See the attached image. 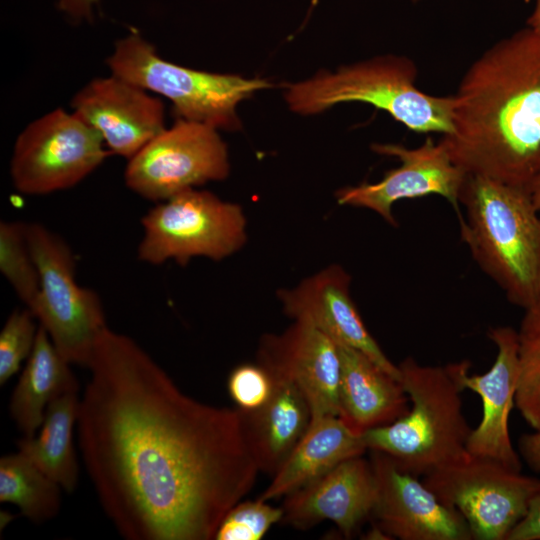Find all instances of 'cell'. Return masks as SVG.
Returning a JSON list of instances; mask_svg holds the SVG:
<instances>
[{"label": "cell", "instance_id": "6da1fadb", "mask_svg": "<svg viewBox=\"0 0 540 540\" xmlns=\"http://www.w3.org/2000/svg\"><path fill=\"white\" fill-rule=\"evenodd\" d=\"M80 396L78 444L100 506L128 540H212L259 469L241 412L188 396L109 327Z\"/></svg>", "mask_w": 540, "mask_h": 540}, {"label": "cell", "instance_id": "7a4b0ae2", "mask_svg": "<svg viewBox=\"0 0 540 540\" xmlns=\"http://www.w3.org/2000/svg\"><path fill=\"white\" fill-rule=\"evenodd\" d=\"M453 97V132L440 140L452 161L528 190L540 175V33L527 26L493 44Z\"/></svg>", "mask_w": 540, "mask_h": 540}, {"label": "cell", "instance_id": "3957f363", "mask_svg": "<svg viewBox=\"0 0 540 540\" xmlns=\"http://www.w3.org/2000/svg\"><path fill=\"white\" fill-rule=\"evenodd\" d=\"M458 215L462 241L508 301L529 308L540 295V211L524 187L468 174Z\"/></svg>", "mask_w": 540, "mask_h": 540}, {"label": "cell", "instance_id": "277c9868", "mask_svg": "<svg viewBox=\"0 0 540 540\" xmlns=\"http://www.w3.org/2000/svg\"><path fill=\"white\" fill-rule=\"evenodd\" d=\"M398 367L408 412L362 437L367 450L383 452L403 470L423 477L466 452L472 428L463 413L464 389L449 364L422 365L407 357Z\"/></svg>", "mask_w": 540, "mask_h": 540}, {"label": "cell", "instance_id": "5b68a950", "mask_svg": "<svg viewBox=\"0 0 540 540\" xmlns=\"http://www.w3.org/2000/svg\"><path fill=\"white\" fill-rule=\"evenodd\" d=\"M417 76L411 59L380 56L287 85L285 99L291 110L303 115L320 113L339 103H368L413 132L451 134L454 97L423 92L416 86Z\"/></svg>", "mask_w": 540, "mask_h": 540}, {"label": "cell", "instance_id": "8992f818", "mask_svg": "<svg viewBox=\"0 0 540 540\" xmlns=\"http://www.w3.org/2000/svg\"><path fill=\"white\" fill-rule=\"evenodd\" d=\"M106 63L111 74L168 99L178 118L217 130L240 129L237 105L256 91L272 87L265 79L211 73L169 62L135 30L116 42Z\"/></svg>", "mask_w": 540, "mask_h": 540}, {"label": "cell", "instance_id": "52a82bcc", "mask_svg": "<svg viewBox=\"0 0 540 540\" xmlns=\"http://www.w3.org/2000/svg\"><path fill=\"white\" fill-rule=\"evenodd\" d=\"M27 238L39 272V290L29 309L59 353L87 368L108 328L97 292L76 280V261L68 243L41 223H27Z\"/></svg>", "mask_w": 540, "mask_h": 540}, {"label": "cell", "instance_id": "ba28073f", "mask_svg": "<svg viewBox=\"0 0 540 540\" xmlns=\"http://www.w3.org/2000/svg\"><path fill=\"white\" fill-rule=\"evenodd\" d=\"M141 225L137 255L151 265L173 260L184 266L194 257L220 261L239 251L247 238L238 204L196 188L157 202Z\"/></svg>", "mask_w": 540, "mask_h": 540}, {"label": "cell", "instance_id": "9c48e42d", "mask_svg": "<svg viewBox=\"0 0 540 540\" xmlns=\"http://www.w3.org/2000/svg\"><path fill=\"white\" fill-rule=\"evenodd\" d=\"M422 481L464 517L474 540H506L540 485L538 478L467 451Z\"/></svg>", "mask_w": 540, "mask_h": 540}, {"label": "cell", "instance_id": "30bf717a", "mask_svg": "<svg viewBox=\"0 0 540 540\" xmlns=\"http://www.w3.org/2000/svg\"><path fill=\"white\" fill-rule=\"evenodd\" d=\"M110 155L96 130L73 112L57 108L19 133L10 176L20 193L45 195L76 186Z\"/></svg>", "mask_w": 540, "mask_h": 540}, {"label": "cell", "instance_id": "8fae6325", "mask_svg": "<svg viewBox=\"0 0 540 540\" xmlns=\"http://www.w3.org/2000/svg\"><path fill=\"white\" fill-rule=\"evenodd\" d=\"M230 171L227 146L212 126L178 118L128 160L126 186L142 198L164 201Z\"/></svg>", "mask_w": 540, "mask_h": 540}, {"label": "cell", "instance_id": "7c38bea8", "mask_svg": "<svg viewBox=\"0 0 540 540\" xmlns=\"http://www.w3.org/2000/svg\"><path fill=\"white\" fill-rule=\"evenodd\" d=\"M372 150L397 158L400 166L387 171L378 182L339 189L336 199L340 205L369 209L396 226L392 208L397 201L434 194L461 214L460 194L468 173L452 161L441 141L427 139L416 148L376 143Z\"/></svg>", "mask_w": 540, "mask_h": 540}, {"label": "cell", "instance_id": "4fadbf2b", "mask_svg": "<svg viewBox=\"0 0 540 540\" xmlns=\"http://www.w3.org/2000/svg\"><path fill=\"white\" fill-rule=\"evenodd\" d=\"M371 451L377 498L372 517L389 538L400 540H474L464 517L445 505L419 477L389 455Z\"/></svg>", "mask_w": 540, "mask_h": 540}, {"label": "cell", "instance_id": "5bb4252c", "mask_svg": "<svg viewBox=\"0 0 540 540\" xmlns=\"http://www.w3.org/2000/svg\"><path fill=\"white\" fill-rule=\"evenodd\" d=\"M487 336L495 344L497 355L486 373L470 375V362L466 360L449 364L461 387L477 393L482 400V419L472 429L466 451L521 471V457L508 428L509 414L515 405L520 334L512 327L498 326L490 328Z\"/></svg>", "mask_w": 540, "mask_h": 540}, {"label": "cell", "instance_id": "9a60e30c", "mask_svg": "<svg viewBox=\"0 0 540 540\" xmlns=\"http://www.w3.org/2000/svg\"><path fill=\"white\" fill-rule=\"evenodd\" d=\"M71 107L99 133L112 154L127 160L166 128L163 102L114 74L84 85L73 96Z\"/></svg>", "mask_w": 540, "mask_h": 540}, {"label": "cell", "instance_id": "2e32d148", "mask_svg": "<svg viewBox=\"0 0 540 540\" xmlns=\"http://www.w3.org/2000/svg\"><path fill=\"white\" fill-rule=\"evenodd\" d=\"M257 363L299 388L310 406L312 419L340 415L339 347L322 331L294 321L280 334H266L259 344Z\"/></svg>", "mask_w": 540, "mask_h": 540}, {"label": "cell", "instance_id": "e0dca14e", "mask_svg": "<svg viewBox=\"0 0 540 540\" xmlns=\"http://www.w3.org/2000/svg\"><path fill=\"white\" fill-rule=\"evenodd\" d=\"M351 278L339 265H331L292 289L278 292L286 315L308 323L337 344L355 348L401 382L399 367L385 355L366 328L350 293Z\"/></svg>", "mask_w": 540, "mask_h": 540}, {"label": "cell", "instance_id": "ac0fdd59", "mask_svg": "<svg viewBox=\"0 0 540 540\" xmlns=\"http://www.w3.org/2000/svg\"><path fill=\"white\" fill-rule=\"evenodd\" d=\"M376 498L377 485L371 462L359 455L286 495L282 521L306 529L329 520L344 537L350 538L372 517Z\"/></svg>", "mask_w": 540, "mask_h": 540}, {"label": "cell", "instance_id": "d6986e66", "mask_svg": "<svg viewBox=\"0 0 540 540\" xmlns=\"http://www.w3.org/2000/svg\"><path fill=\"white\" fill-rule=\"evenodd\" d=\"M341 373L339 417L355 432L393 423L410 408L400 381L361 351L338 344Z\"/></svg>", "mask_w": 540, "mask_h": 540}, {"label": "cell", "instance_id": "ffe728a7", "mask_svg": "<svg viewBox=\"0 0 540 540\" xmlns=\"http://www.w3.org/2000/svg\"><path fill=\"white\" fill-rule=\"evenodd\" d=\"M274 389L258 410L241 412L245 438L259 471L273 476L312 421L310 406L291 381L271 374Z\"/></svg>", "mask_w": 540, "mask_h": 540}, {"label": "cell", "instance_id": "44dd1931", "mask_svg": "<svg viewBox=\"0 0 540 540\" xmlns=\"http://www.w3.org/2000/svg\"><path fill=\"white\" fill-rule=\"evenodd\" d=\"M366 451L362 434L352 430L339 416L313 418L306 433L257 499L268 502L286 496L339 463Z\"/></svg>", "mask_w": 540, "mask_h": 540}, {"label": "cell", "instance_id": "7402d4cb", "mask_svg": "<svg viewBox=\"0 0 540 540\" xmlns=\"http://www.w3.org/2000/svg\"><path fill=\"white\" fill-rule=\"evenodd\" d=\"M70 365L39 325L35 345L9 403L10 416L23 437L37 433L48 405L57 396L79 385Z\"/></svg>", "mask_w": 540, "mask_h": 540}, {"label": "cell", "instance_id": "603a6c76", "mask_svg": "<svg viewBox=\"0 0 540 540\" xmlns=\"http://www.w3.org/2000/svg\"><path fill=\"white\" fill-rule=\"evenodd\" d=\"M80 396L79 385L57 396L48 405L37 433L17 441L18 451L69 493L77 488L79 481L73 433Z\"/></svg>", "mask_w": 540, "mask_h": 540}, {"label": "cell", "instance_id": "cb8c5ba5", "mask_svg": "<svg viewBox=\"0 0 540 540\" xmlns=\"http://www.w3.org/2000/svg\"><path fill=\"white\" fill-rule=\"evenodd\" d=\"M62 487L21 452L0 458V501L17 506L28 520L40 524L61 507Z\"/></svg>", "mask_w": 540, "mask_h": 540}, {"label": "cell", "instance_id": "d4e9b609", "mask_svg": "<svg viewBox=\"0 0 540 540\" xmlns=\"http://www.w3.org/2000/svg\"><path fill=\"white\" fill-rule=\"evenodd\" d=\"M0 271L29 308L39 290V272L27 238V223L1 221Z\"/></svg>", "mask_w": 540, "mask_h": 540}, {"label": "cell", "instance_id": "484cf974", "mask_svg": "<svg viewBox=\"0 0 540 540\" xmlns=\"http://www.w3.org/2000/svg\"><path fill=\"white\" fill-rule=\"evenodd\" d=\"M29 308L16 309L0 332V384L14 376L35 345L39 324Z\"/></svg>", "mask_w": 540, "mask_h": 540}, {"label": "cell", "instance_id": "4316f807", "mask_svg": "<svg viewBox=\"0 0 540 540\" xmlns=\"http://www.w3.org/2000/svg\"><path fill=\"white\" fill-rule=\"evenodd\" d=\"M282 518V507L259 499L240 501L223 517L214 540H261Z\"/></svg>", "mask_w": 540, "mask_h": 540}, {"label": "cell", "instance_id": "83f0119b", "mask_svg": "<svg viewBox=\"0 0 540 540\" xmlns=\"http://www.w3.org/2000/svg\"><path fill=\"white\" fill-rule=\"evenodd\" d=\"M515 407L534 430H540V336L520 335Z\"/></svg>", "mask_w": 540, "mask_h": 540}, {"label": "cell", "instance_id": "f1b7e54d", "mask_svg": "<svg viewBox=\"0 0 540 540\" xmlns=\"http://www.w3.org/2000/svg\"><path fill=\"white\" fill-rule=\"evenodd\" d=\"M229 396L243 413L258 410L269 400L274 378L261 364H242L235 367L227 380Z\"/></svg>", "mask_w": 540, "mask_h": 540}, {"label": "cell", "instance_id": "f546056e", "mask_svg": "<svg viewBox=\"0 0 540 540\" xmlns=\"http://www.w3.org/2000/svg\"><path fill=\"white\" fill-rule=\"evenodd\" d=\"M506 540H540V485L530 500L526 515L509 532Z\"/></svg>", "mask_w": 540, "mask_h": 540}, {"label": "cell", "instance_id": "4dcf8cb0", "mask_svg": "<svg viewBox=\"0 0 540 540\" xmlns=\"http://www.w3.org/2000/svg\"><path fill=\"white\" fill-rule=\"evenodd\" d=\"M517 451L532 471L540 473V430L521 435Z\"/></svg>", "mask_w": 540, "mask_h": 540}, {"label": "cell", "instance_id": "1f68e13d", "mask_svg": "<svg viewBox=\"0 0 540 540\" xmlns=\"http://www.w3.org/2000/svg\"><path fill=\"white\" fill-rule=\"evenodd\" d=\"M99 0H58L59 9L76 21L90 20Z\"/></svg>", "mask_w": 540, "mask_h": 540}, {"label": "cell", "instance_id": "d6a6232c", "mask_svg": "<svg viewBox=\"0 0 540 540\" xmlns=\"http://www.w3.org/2000/svg\"><path fill=\"white\" fill-rule=\"evenodd\" d=\"M519 334L522 336H540V295L537 300L524 310Z\"/></svg>", "mask_w": 540, "mask_h": 540}, {"label": "cell", "instance_id": "836d02e7", "mask_svg": "<svg viewBox=\"0 0 540 540\" xmlns=\"http://www.w3.org/2000/svg\"><path fill=\"white\" fill-rule=\"evenodd\" d=\"M527 26L540 33V0H535V7L527 19Z\"/></svg>", "mask_w": 540, "mask_h": 540}, {"label": "cell", "instance_id": "e575fe53", "mask_svg": "<svg viewBox=\"0 0 540 540\" xmlns=\"http://www.w3.org/2000/svg\"><path fill=\"white\" fill-rule=\"evenodd\" d=\"M528 190L531 193L536 208L540 211V175L535 179Z\"/></svg>", "mask_w": 540, "mask_h": 540}, {"label": "cell", "instance_id": "d590c367", "mask_svg": "<svg viewBox=\"0 0 540 540\" xmlns=\"http://www.w3.org/2000/svg\"><path fill=\"white\" fill-rule=\"evenodd\" d=\"M413 1H418V0H413Z\"/></svg>", "mask_w": 540, "mask_h": 540}]
</instances>
